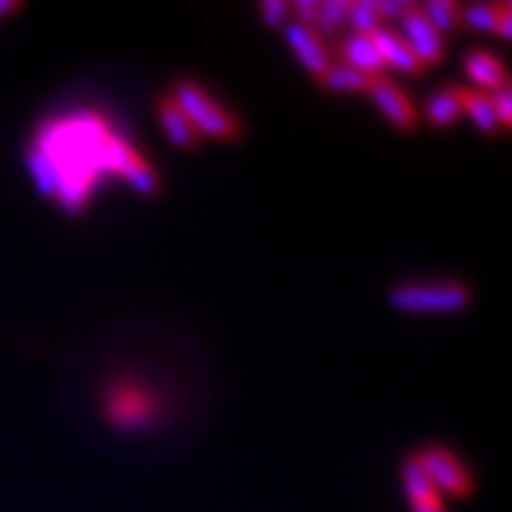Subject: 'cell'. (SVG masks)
<instances>
[{
    "label": "cell",
    "mask_w": 512,
    "mask_h": 512,
    "mask_svg": "<svg viewBox=\"0 0 512 512\" xmlns=\"http://www.w3.org/2000/svg\"><path fill=\"white\" fill-rule=\"evenodd\" d=\"M27 168L37 189L55 199L66 212L87 207L102 176H123L136 191H160L147 157L97 110L50 118L42 123L27 149Z\"/></svg>",
    "instance_id": "cell-1"
},
{
    "label": "cell",
    "mask_w": 512,
    "mask_h": 512,
    "mask_svg": "<svg viewBox=\"0 0 512 512\" xmlns=\"http://www.w3.org/2000/svg\"><path fill=\"white\" fill-rule=\"evenodd\" d=\"M102 413L121 432H147L165 413L160 392L134 377H115L102 390Z\"/></svg>",
    "instance_id": "cell-2"
},
{
    "label": "cell",
    "mask_w": 512,
    "mask_h": 512,
    "mask_svg": "<svg viewBox=\"0 0 512 512\" xmlns=\"http://www.w3.org/2000/svg\"><path fill=\"white\" fill-rule=\"evenodd\" d=\"M170 95L181 105L183 113L189 115V121L202 136L223 139V142H236L243 136V123L225 108L223 102H217L209 95L199 81L178 79L176 87L170 89Z\"/></svg>",
    "instance_id": "cell-3"
},
{
    "label": "cell",
    "mask_w": 512,
    "mask_h": 512,
    "mask_svg": "<svg viewBox=\"0 0 512 512\" xmlns=\"http://www.w3.org/2000/svg\"><path fill=\"white\" fill-rule=\"evenodd\" d=\"M390 304L411 314L460 311L471 304V288L460 280H432V283H403L390 290Z\"/></svg>",
    "instance_id": "cell-4"
},
{
    "label": "cell",
    "mask_w": 512,
    "mask_h": 512,
    "mask_svg": "<svg viewBox=\"0 0 512 512\" xmlns=\"http://www.w3.org/2000/svg\"><path fill=\"white\" fill-rule=\"evenodd\" d=\"M416 463L424 468L437 492L450 494V497H468L473 492V473L465 468L458 452H452L445 445H426L413 455Z\"/></svg>",
    "instance_id": "cell-5"
},
{
    "label": "cell",
    "mask_w": 512,
    "mask_h": 512,
    "mask_svg": "<svg viewBox=\"0 0 512 512\" xmlns=\"http://www.w3.org/2000/svg\"><path fill=\"white\" fill-rule=\"evenodd\" d=\"M369 95L371 100H374V105L379 108V113H382L392 126L400 128V131H416V105H413L411 97L400 89L398 81L387 79V76H374L369 84Z\"/></svg>",
    "instance_id": "cell-6"
},
{
    "label": "cell",
    "mask_w": 512,
    "mask_h": 512,
    "mask_svg": "<svg viewBox=\"0 0 512 512\" xmlns=\"http://www.w3.org/2000/svg\"><path fill=\"white\" fill-rule=\"evenodd\" d=\"M400 21H403L405 29L403 40L411 45V50L421 58L426 68L445 61V40H442V34H439V29L434 27L432 21L426 19L424 8L413 3L411 11Z\"/></svg>",
    "instance_id": "cell-7"
},
{
    "label": "cell",
    "mask_w": 512,
    "mask_h": 512,
    "mask_svg": "<svg viewBox=\"0 0 512 512\" xmlns=\"http://www.w3.org/2000/svg\"><path fill=\"white\" fill-rule=\"evenodd\" d=\"M285 37H288V45L293 48V53L298 55V61L309 68L311 74H314V79H319V76L332 66L327 42H324L311 27H306L301 21L290 19L288 24H285Z\"/></svg>",
    "instance_id": "cell-8"
},
{
    "label": "cell",
    "mask_w": 512,
    "mask_h": 512,
    "mask_svg": "<svg viewBox=\"0 0 512 512\" xmlns=\"http://www.w3.org/2000/svg\"><path fill=\"white\" fill-rule=\"evenodd\" d=\"M337 55H340V63L345 66L356 68L361 74L366 76H384V61L382 55H379L377 45L371 40V34H358L351 32L348 37L337 42Z\"/></svg>",
    "instance_id": "cell-9"
},
{
    "label": "cell",
    "mask_w": 512,
    "mask_h": 512,
    "mask_svg": "<svg viewBox=\"0 0 512 512\" xmlns=\"http://www.w3.org/2000/svg\"><path fill=\"white\" fill-rule=\"evenodd\" d=\"M157 118H160L165 134L176 147L181 149H194L196 144L202 142V134L196 131L194 123L189 121V115L183 113V108L173 100L170 92H162L157 97Z\"/></svg>",
    "instance_id": "cell-10"
},
{
    "label": "cell",
    "mask_w": 512,
    "mask_h": 512,
    "mask_svg": "<svg viewBox=\"0 0 512 512\" xmlns=\"http://www.w3.org/2000/svg\"><path fill=\"white\" fill-rule=\"evenodd\" d=\"M463 68L465 74L471 76L473 84L479 87V92H486V95L510 84V76H507V68L502 63V58L489 53V50H471V53H465Z\"/></svg>",
    "instance_id": "cell-11"
},
{
    "label": "cell",
    "mask_w": 512,
    "mask_h": 512,
    "mask_svg": "<svg viewBox=\"0 0 512 512\" xmlns=\"http://www.w3.org/2000/svg\"><path fill=\"white\" fill-rule=\"evenodd\" d=\"M371 40L377 45L384 66H395L400 68V71H408V74H424L426 71L421 58L413 53L411 45H408L398 32H392V29L387 27H379L377 32H371Z\"/></svg>",
    "instance_id": "cell-12"
},
{
    "label": "cell",
    "mask_w": 512,
    "mask_h": 512,
    "mask_svg": "<svg viewBox=\"0 0 512 512\" xmlns=\"http://www.w3.org/2000/svg\"><path fill=\"white\" fill-rule=\"evenodd\" d=\"M400 479H403V489L408 494L411 510H429V507H445V499L437 492V486L429 481L424 468L416 463V458H405L403 468H400Z\"/></svg>",
    "instance_id": "cell-13"
},
{
    "label": "cell",
    "mask_w": 512,
    "mask_h": 512,
    "mask_svg": "<svg viewBox=\"0 0 512 512\" xmlns=\"http://www.w3.org/2000/svg\"><path fill=\"white\" fill-rule=\"evenodd\" d=\"M463 89L465 87H442L426 100V118L437 128H447L463 115Z\"/></svg>",
    "instance_id": "cell-14"
},
{
    "label": "cell",
    "mask_w": 512,
    "mask_h": 512,
    "mask_svg": "<svg viewBox=\"0 0 512 512\" xmlns=\"http://www.w3.org/2000/svg\"><path fill=\"white\" fill-rule=\"evenodd\" d=\"M463 113L471 115V121L479 126V131H484L486 136H494L499 131H505L502 123L497 118V110H494L492 95L479 92V89H463Z\"/></svg>",
    "instance_id": "cell-15"
},
{
    "label": "cell",
    "mask_w": 512,
    "mask_h": 512,
    "mask_svg": "<svg viewBox=\"0 0 512 512\" xmlns=\"http://www.w3.org/2000/svg\"><path fill=\"white\" fill-rule=\"evenodd\" d=\"M317 84L322 89H330V92H369L371 76L361 74L356 68L345 66V63H332V66L319 76Z\"/></svg>",
    "instance_id": "cell-16"
},
{
    "label": "cell",
    "mask_w": 512,
    "mask_h": 512,
    "mask_svg": "<svg viewBox=\"0 0 512 512\" xmlns=\"http://www.w3.org/2000/svg\"><path fill=\"white\" fill-rule=\"evenodd\" d=\"M348 24V0H324L319 3L317 19H314V32L319 37H327V34H337V29Z\"/></svg>",
    "instance_id": "cell-17"
},
{
    "label": "cell",
    "mask_w": 512,
    "mask_h": 512,
    "mask_svg": "<svg viewBox=\"0 0 512 512\" xmlns=\"http://www.w3.org/2000/svg\"><path fill=\"white\" fill-rule=\"evenodd\" d=\"M424 8L426 19L432 21L434 27L442 32H455L460 27V14H463V6L458 0H429Z\"/></svg>",
    "instance_id": "cell-18"
},
{
    "label": "cell",
    "mask_w": 512,
    "mask_h": 512,
    "mask_svg": "<svg viewBox=\"0 0 512 512\" xmlns=\"http://www.w3.org/2000/svg\"><path fill=\"white\" fill-rule=\"evenodd\" d=\"M348 24H351L353 32L358 34L377 32V29L382 27L377 3H374V0H348Z\"/></svg>",
    "instance_id": "cell-19"
},
{
    "label": "cell",
    "mask_w": 512,
    "mask_h": 512,
    "mask_svg": "<svg viewBox=\"0 0 512 512\" xmlns=\"http://www.w3.org/2000/svg\"><path fill=\"white\" fill-rule=\"evenodd\" d=\"M460 24L479 29V32H494V27H497V3H473V6L463 8Z\"/></svg>",
    "instance_id": "cell-20"
},
{
    "label": "cell",
    "mask_w": 512,
    "mask_h": 512,
    "mask_svg": "<svg viewBox=\"0 0 512 512\" xmlns=\"http://www.w3.org/2000/svg\"><path fill=\"white\" fill-rule=\"evenodd\" d=\"M259 14L267 24H288L290 21V3H283V0H264L262 6H259Z\"/></svg>",
    "instance_id": "cell-21"
},
{
    "label": "cell",
    "mask_w": 512,
    "mask_h": 512,
    "mask_svg": "<svg viewBox=\"0 0 512 512\" xmlns=\"http://www.w3.org/2000/svg\"><path fill=\"white\" fill-rule=\"evenodd\" d=\"M492 102H494V110H497V118L502 123V128H510L512 121V95H510V84L505 87H499L497 92H492Z\"/></svg>",
    "instance_id": "cell-22"
},
{
    "label": "cell",
    "mask_w": 512,
    "mask_h": 512,
    "mask_svg": "<svg viewBox=\"0 0 512 512\" xmlns=\"http://www.w3.org/2000/svg\"><path fill=\"white\" fill-rule=\"evenodd\" d=\"M377 3L379 19H390V21H400L408 11H411V0H374Z\"/></svg>",
    "instance_id": "cell-23"
},
{
    "label": "cell",
    "mask_w": 512,
    "mask_h": 512,
    "mask_svg": "<svg viewBox=\"0 0 512 512\" xmlns=\"http://www.w3.org/2000/svg\"><path fill=\"white\" fill-rule=\"evenodd\" d=\"M510 21H512V6L507 0L497 3V27L494 32H499L502 37H510Z\"/></svg>",
    "instance_id": "cell-24"
},
{
    "label": "cell",
    "mask_w": 512,
    "mask_h": 512,
    "mask_svg": "<svg viewBox=\"0 0 512 512\" xmlns=\"http://www.w3.org/2000/svg\"><path fill=\"white\" fill-rule=\"evenodd\" d=\"M16 8H21V0H0V16L14 14Z\"/></svg>",
    "instance_id": "cell-25"
},
{
    "label": "cell",
    "mask_w": 512,
    "mask_h": 512,
    "mask_svg": "<svg viewBox=\"0 0 512 512\" xmlns=\"http://www.w3.org/2000/svg\"><path fill=\"white\" fill-rule=\"evenodd\" d=\"M413 512H445V507H429V510H413Z\"/></svg>",
    "instance_id": "cell-26"
}]
</instances>
